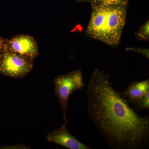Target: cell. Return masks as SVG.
<instances>
[{"label":"cell","mask_w":149,"mask_h":149,"mask_svg":"<svg viewBox=\"0 0 149 149\" xmlns=\"http://www.w3.org/2000/svg\"><path fill=\"white\" fill-rule=\"evenodd\" d=\"M129 0H89L91 5H128Z\"/></svg>","instance_id":"cell-8"},{"label":"cell","mask_w":149,"mask_h":149,"mask_svg":"<svg viewBox=\"0 0 149 149\" xmlns=\"http://www.w3.org/2000/svg\"><path fill=\"white\" fill-rule=\"evenodd\" d=\"M4 48L34 61L39 53L36 40L30 35L22 34L5 39Z\"/></svg>","instance_id":"cell-5"},{"label":"cell","mask_w":149,"mask_h":149,"mask_svg":"<svg viewBox=\"0 0 149 149\" xmlns=\"http://www.w3.org/2000/svg\"><path fill=\"white\" fill-rule=\"evenodd\" d=\"M135 37L140 41H149V21L146 22L135 33Z\"/></svg>","instance_id":"cell-10"},{"label":"cell","mask_w":149,"mask_h":149,"mask_svg":"<svg viewBox=\"0 0 149 149\" xmlns=\"http://www.w3.org/2000/svg\"><path fill=\"white\" fill-rule=\"evenodd\" d=\"M77 3H82L88 2L89 0H75Z\"/></svg>","instance_id":"cell-13"},{"label":"cell","mask_w":149,"mask_h":149,"mask_svg":"<svg viewBox=\"0 0 149 149\" xmlns=\"http://www.w3.org/2000/svg\"><path fill=\"white\" fill-rule=\"evenodd\" d=\"M126 51H128V52L131 51V52H135L141 54L149 59V49H141V48L136 47L128 48L126 49Z\"/></svg>","instance_id":"cell-11"},{"label":"cell","mask_w":149,"mask_h":149,"mask_svg":"<svg viewBox=\"0 0 149 149\" xmlns=\"http://www.w3.org/2000/svg\"><path fill=\"white\" fill-rule=\"evenodd\" d=\"M134 109L136 111L149 109V91L134 102Z\"/></svg>","instance_id":"cell-9"},{"label":"cell","mask_w":149,"mask_h":149,"mask_svg":"<svg viewBox=\"0 0 149 149\" xmlns=\"http://www.w3.org/2000/svg\"><path fill=\"white\" fill-rule=\"evenodd\" d=\"M87 96L90 118L110 148L149 147V117L141 116L130 107L104 70H94L88 83Z\"/></svg>","instance_id":"cell-1"},{"label":"cell","mask_w":149,"mask_h":149,"mask_svg":"<svg viewBox=\"0 0 149 149\" xmlns=\"http://www.w3.org/2000/svg\"><path fill=\"white\" fill-rule=\"evenodd\" d=\"M55 94L57 101L60 104L63 115L64 123L68 121L66 116V109L69 107L68 100L72 93L82 91L85 88L83 72L80 70H72L67 74L59 75L54 80Z\"/></svg>","instance_id":"cell-3"},{"label":"cell","mask_w":149,"mask_h":149,"mask_svg":"<svg viewBox=\"0 0 149 149\" xmlns=\"http://www.w3.org/2000/svg\"><path fill=\"white\" fill-rule=\"evenodd\" d=\"M47 141L55 143L70 149H91L90 147L78 141L67 129L66 125L56 128L48 133L46 136Z\"/></svg>","instance_id":"cell-6"},{"label":"cell","mask_w":149,"mask_h":149,"mask_svg":"<svg viewBox=\"0 0 149 149\" xmlns=\"http://www.w3.org/2000/svg\"><path fill=\"white\" fill-rule=\"evenodd\" d=\"M33 67V61L3 47L0 59V74L13 78H22L31 72Z\"/></svg>","instance_id":"cell-4"},{"label":"cell","mask_w":149,"mask_h":149,"mask_svg":"<svg viewBox=\"0 0 149 149\" xmlns=\"http://www.w3.org/2000/svg\"><path fill=\"white\" fill-rule=\"evenodd\" d=\"M5 41V39L0 36V59L1 57L2 51L3 46Z\"/></svg>","instance_id":"cell-12"},{"label":"cell","mask_w":149,"mask_h":149,"mask_svg":"<svg viewBox=\"0 0 149 149\" xmlns=\"http://www.w3.org/2000/svg\"><path fill=\"white\" fill-rule=\"evenodd\" d=\"M91 6V19L86 35L112 47H117L125 27L128 5Z\"/></svg>","instance_id":"cell-2"},{"label":"cell","mask_w":149,"mask_h":149,"mask_svg":"<svg viewBox=\"0 0 149 149\" xmlns=\"http://www.w3.org/2000/svg\"><path fill=\"white\" fill-rule=\"evenodd\" d=\"M149 91V79L134 81L123 93V96L128 102L133 103Z\"/></svg>","instance_id":"cell-7"}]
</instances>
